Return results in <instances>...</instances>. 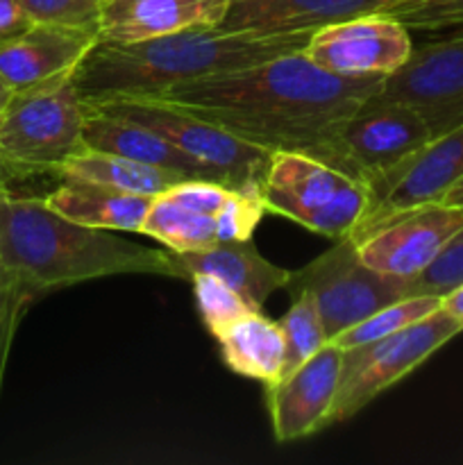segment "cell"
<instances>
[{
  "label": "cell",
  "mask_w": 463,
  "mask_h": 465,
  "mask_svg": "<svg viewBox=\"0 0 463 465\" xmlns=\"http://www.w3.org/2000/svg\"><path fill=\"white\" fill-rule=\"evenodd\" d=\"M416 109L431 136L463 125V27L440 32L438 39L413 45L402 68L386 75L379 91Z\"/></svg>",
  "instance_id": "cell-10"
},
{
  "label": "cell",
  "mask_w": 463,
  "mask_h": 465,
  "mask_svg": "<svg viewBox=\"0 0 463 465\" xmlns=\"http://www.w3.org/2000/svg\"><path fill=\"white\" fill-rule=\"evenodd\" d=\"M39 295L30 286L23 284L0 257V386H3L9 352H12L14 336L21 325V318L25 316L27 307Z\"/></svg>",
  "instance_id": "cell-27"
},
{
  "label": "cell",
  "mask_w": 463,
  "mask_h": 465,
  "mask_svg": "<svg viewBox=\"0 0 463 465\" xmlns=\"http://www.w3.org/2000/svg\"><path fill=\"white\" fill-rule=\"evenodd\" d=\"M461 227L463 207L429 203L386 218L379 225L354 236V241L363 263L384 275L411 280L429 266L449 236Z\"/></svg>",
  "instance_id": "cell-12"
},
{
  "label": "cell",
  "mask_w": 463,
  "mask_h": 465,
  "mask_svg": "<svg viewBox=\"0 0 463 465\" xmlns=\"http://www.w3.org/2000/svg\"><path fill=\"white\" fill-rule=\"evenodd\" d=\"M381 75H336L298 53L168 86L162 100L266 150L316 154L336 127L377 95Z\"/></svg>",
  "instance_id": "cell-1"
},
{
  "label": "cell",
  "mask_w": 463,
  "mask_h": 465,
  "mask_svg": "<svg viewBox=\"0 0 463 465\" xmlns=\"http://www.w3.org/2000/svg\"><path fill=\"white\" fill-rule=\"evenodd\" d=\"M445 204H452V207H463V180H458L452 189L445 193V198L440 200Z\"/></svg>",
  "instance_id": "cell-33"
},
{
  "label": "cell",
  "mask_w": 463,
  "mask_h": 465,
  "mask_svg": "<svg viewBox=\"0 0 463 465\" xmlns=\"http://www.w3.org/2000/svg\"><path fill=\"white\" fill-rule=\"evenodd\" d=\"M230 0H104L100 39L130 44L191 27H218Z\"/></svg>",
  "instance_id": "cell-17"
},
{
  "label": "cell",
  "mask_w": 463,
  "mask_h": 465,
  "mask_svg": "<svg viewBox=\"0 0 463 465\" xmlns=\"http://www.w3.org/2000/svg\"><path fill=\"white\" fill-rule=\"evenodd\" d=\"M103 3H104V0H103Z\"/></svg>",
  "instance_id": "cell-35"
},
{
  "label": "cell",
  "mask_w": 463,
  "mask_h": 465,
  "mask_svg": "<svg viewBox=\"0 0 463 465\" xmlns=\"http://www.w3.org/2000/svg\"><path fill=\"white\" fill-rule=\"evenodd\" d=\"M309 36L311 32L261 35L225 27H191L130 44L98 39L77 66L73 82L84 103L148 98L168 86L298 53L307 48Z\"/></svg>",
  "instance_id": "cell-2"
},
{
  "label": "cell",
  "mask_w": 463,
  "mask_h": 465,
  "mask_svg": "<svg viewBox=\"0 0 463 465\" xmlns=\"http://www.w3.org/2000/svg\"><path fill=\"white\" fill-rule=\"evenodd\" d=\"M172 252V250H171ZM184 280L193 275H212L234 289L254 312H261L266 300L281 289H289L291 271L263 259L248 241H225L189 252H172Z\"/></svg>",
  "instance_id": "cell-18"
},
{
  "label": "cell",
  "mask_w": 463,
  "mask_h": 465,
  "mask_svg": "<svg viewBox=\"0 0 463 465\" xmlns=\"http://www.w3.org/2000/svg\"><path fill=\"white\" fill-rule=\"evenodd\" d=\"M100 35L84 27L32 23L0 44V75L12 91L71 80Z\"/></svg>",
  "instance_id": "cell-16"
},
{
  "label": "cell",
  "mask_w": 463,
  "mask_h": 465,
  "mask_svg": "<svg viewBox=\"0 0 463 465\" xmlns=\"http://www.w3.org/2000/svg\"><path fill=\"white\" fill-rule=\"evenodd\" d=\"M84 121L73 77L14 91L0 116V166L14 175H59L86 148Z\"/></svg>",
  "instance_id": "cell-4"
},
{
  "label": "cell",
  "mask_w": 463,
  "mask_h": 465,
  "mask_svg": "<svg viewBox=\"0 0 463 465\" xmlns=\"http://www.w3.org/2000/svg\"><path fill=\"white\" fill-rule=\"evenodd\" d=\"M398 0H230L218 27L261 35L316 32L330 23L381 12Z\"/></svg>",
  "instance_id": "cell-19"
},
{
  "label": "cell",
  "mask_w": 463,
  "mask_h": 465,
  "mask_svg": "<svg viewBox=\"0 0 463 465\" xmlns=\"http://www.w3.org/2000/svg\"><path fill=\"white\" fill-rule=\"evenodd\" d=\"M0 257L36 295L113 275L184 280L171 250L145 248L109 230L73 223L45 198L0 191Z\"/></svg>",
  "instance_id": "cell-3"
},
{
  "label": "cell",
  "mask_w": 463,
  "mask_h": 465,
  "mask_svg": "<svg viewBox=\"0 0 463 465\" xmlns=\"http://www.w3.org/2000/svg\"><path fill=\"white\" fill-rule=\"evenodd\" d=\"M30 23L84 27L98 32L103 0H18ZM100 35V32H98Z\"/></svg>",
  "instance_id": "cell-30"
},
{
  "label": "cell",
  "mask_w": 463,
  "mask_h": 465,
  "mask_svg": "<svg viewBox=\"0 0 463 465\" xmlns=\"http://www.w3.org/2000/svg\"><path fill=\"white\" fill-rule=\"evenodd\" d=\"M30 25V18L23 14L18 0H0V44L21 35Z\"/></svg>",
  "instance_id": "cell-31"
},
{
  "label": "cell",
  "mask_w": 463,
  "mask_h": 465,
  "mask_svg": "<svg viewBox=\"0 0 463 465\" xmlns=\"http://www.w3.org/2000/svg\"><path fill=\"white\" fill-rule=\"evenodd\" d=\"M440 307H443L445 312L452 313L454 318H458V321L463 322V284L458 286V289H454L452 293L445 295L443 302H440Z\"/></svg>",
  "instance_id": "cell-32"
},
{
  "label": "cell",
  "mask_w": 463,
  "mask_h": 465,
  "mask_svg": "<svg viewBox=\"0 0 463 465\" xmlns=\"http://www.w3.org/2000/svg\"><path fill=\"white\" fill-rule=\"evenodd\" d=\"M266 212L327 239H345L370 204V189L340 168L298 150H275L263 180Z\"/></svg>",
  "instance_id": "cell-5"
},
{
  "label": "cell",
  "mask_w": 463,
  "mask_h": 465,
  "mask_svg": "<svg viewBox=\"0 0 463 465\" xmlns=\"http://www.w3.org/2000/svg\"><path fill=\"white\" fill-rule=\"evenodd\" d=\"M84 104L157 132L182 153L212 168L222 184L243 193L261 195L272 150L250 143L213 123L154 98H113Z\"/></svg>",
  "instance_id": "cell-6"
},
{
  "label": "cell",
  "mask_w": 463,
  "mask_h": 465,
  "mask_svg": "<svg viewBox=\"0 0 463 465\" xmlns=\"http://www.w3.org/2000/svg\"><path fill=\"white\" fill-rule=\"evenodd\" d=\"M463 331V322L452 313H429L411 327L370 343L343 350L339 391L331 409V425L345 422L368 407L377 395L411 375L436 350Z\"/></svg>",
  "instance_id": "cell-8"
},
{
  "label": "cell",
  "mask_w": 463,
  "mask_h": 465,
  "mask_svg": "<svg viewBox=\"0 0 463 465\" xmlns=\"http://www.w3.org/2000/svg\"><path fill=\"white\" fill-rule=\"evenodd\" d=\"M153 200V195L125 193L82 180H64L45 195V203L68 221L116 232H141Z\"/></svg>",
  "instance_id": "cell-21"
},
{
  "label": "cell",
  "mask_w": 463,
  "mask_h": 465,
  "mask_svg": "<svg viewBox=\"0 0 463 465\" xmlns=\"http://www.w3.org/2000/svg\"><path fill=\"white\" fill-rule=\"evenodd\" d=\"M431 139L429 125L416 109L377 94L354 109L313 157L340 168L370 189Z\"/></svg>",
  "instance_id": "cell-7"
},
{
  "label": "cell",
  "mask_w": 463,
  "mask_h": 465,
  "mask_svg": "<svg viewBox=\"0 0 463 465\" xmlns=\"http://www.w3.org/2000/svg\"><path fill=\"white\" fill-rule=\"evenodd\" d=\"M289 291L311 295L330 341L386 304L413 295L411 280L384 275L363 263L357 241L350 236L291 272Z\"/></svg>",
  "instance_id": "cell-9"
},
{
  "label": "cell",
  "mask_w": 463,
  "mask_h": 465,
  "mask_svg": "<svg viewBox=\"0 0 463 465\" xmlns=\"http://www.w3.org/2000/svg\"><path fill=\"white\" fill-rule=\"evenodd\" d=\"M463 284V227L449 236L429 266L411 277L413 295H436L443 300Z\"/></svg>",
  "instance_id": "cell-29"
},
{
  "label": "cell",
  "mask_w": 463,
  "mask_h": 465,
  "mask_svg": "<svg viewBox=\"0 0 463 465\" xmlns=\"http://www.w3.org/2000/svg\"><path fill=\"white\" fill-rule=\"evenodd\" d=\"M381 12L402 21L413 32H440L463 27V0H398Z\"/></svg>",
  "instance_id": "cell-28"
},
{
  "label": "cell",
  "mask_w": 463,
  "mask_h": 465,
  "mask_svg": "<svg viewBox=\"0 0 463 465\" xmlns=\"http://www.w3.org/2000/svg\"><path fill=\"white\" fill-rule=\"evenodd\" d=\"M189 282L193 284L200 318H202L204 327L212 331V336L221 334L225 327H230L245 313L254 312L234 289H230L225 282L216 280V277L193 275Z\"/></svg>",
  "instance_id": "cell-26"
},
{
  "label": "cell",
  "mask_w": 463,
  "mask_h": 465,
  "mask_svg": "<svg viewBox=\"0 0 463 465\" xmlns=\"http://www.w3.org/2000/svg\"><path fill=\"white\" fill-rule=\"evenodd\" d=\"M266 213L261 195L239 193L222 213H207L184 207L163 193L154 195L139 234L159 241L172 252L202 250L225 241L252 239L254 227Z\"/></svg>",
  "instance_id": "cell-15"
},
{
  "label": "cell",
  "mask_w": 463,
  "mask_h": 465,
  "mask_svg": "<svg viewBox=\"0 0 463 465\" xmlns=\"http://www.w3.org/2000/svg\"><path fill=\"white\" fill-rule=\"evenodd\" d=\"M440 302H443V300L436 298V295H409V298L398 300V302L386 304L379 312L363 318L361 322L352 325L350 330L340 331L334 339V343L340 345L343 350H348L354 348V345L384 339V336L407 330L413 322L422 321V318H427L429 313L438 312Z\"/></svg>",
  "instance_id": "cell-24"
},
{
  "label": "cell",
  "mask_w": 463,
  "mask_h": 465,
  "mask_svg": "<svg viewBox=\"0 0 463 465\" xmlns=\"http://www.w3.org/2000/svg\"><path fill=\"white\" fill-rule=\"evenodd\" d=\"M12 86L7 84V82L3 80V75H0V116H3V112H5V107H7V103H9V98H12Z\"/></svg>",
  "instance_id": "cell-34"
},
{
  "label": "cell",
  "mask_w": 463,
  "mask_h": 465,
  "mask_svg": "<svg viewBox=\"0 0 463 465\" xmlns=\"http://www.w3.org/2000/svg\"><path fill=\"white\" fill-rule=\"evenodd\" d=\"M84 145L91 150H98V153L118 154V157L132 159V162L145 163V166L177 173V175H184L189 180L221 182L212 168L182 153L180 148H175L171 141L159 136L157 132L91 107H86Z\"/></svg>",
  "instance_id": "cell-20"
},
{
  "label": "cell",
  "mask_w": 463,
  "mask_h": 465,
  "mask_svg": "<svg viewBox=\"0 0 463 465\" xmlns=\"http://www.w3.org/2000/svg\"><path fill=\"white\" fill-rule=\"evenodd\" d=\"M413 53L411 30L386 12H368L311 32V62L336 75H390Z\"/></svg>",
  "instance_id": "cell-11"
},
{
  "label": "cell",
  "mask_w": 463,
  "mask_h": 465,
  "mask_svg": "<svg viewBox=\"0 0 463 465\" xmlns=\"http://www.w3.org/2000/svg\"><path fill=\"white\" fill-rule=\"evenodd\" d=\"M293 304H291L289 312L281 316L280 327L284 331L286 339V372L295 371L300 363H304L307 359H311L322 345L330 343V336H327L325 325H322V318L318 313L316 302L309 293H291Z\"/></svg>",
  "instance_id": "cell-25"
},
{
  "label": "cell",
  "mask_w": 463,
  "mask_h": 465,
  "mask_svg": "<svg viewBox=\"0 0 463 465\" xmlns=\"http://www.w3.org/2000/svg\"><path fill=\"white\" fill-rule=\"evenodd\" d=\"M463 180V125L434 136L409 162L370 184V204L350 236H359L386 218L420 204L440 203Z\"/></svg>",
  "instance_id": "cell-13"
},
{
  "label": "cell",
  "mask_w": 463,
  "mask_h": 465,
  "mask_svg": "<svg viewBox=\"0 0 463 465\" xmlns=\"http://www.w3.org/2000/svg\"><path fill=\"white\" fill-rule=\"evenodd\" d=\"M343 368V348L330 341L311 359L266 386L272 434L280 443L307 439L331 425Z\"/></svg>",
  "instance_id": "cell-14"
},
{
  "label": "cell",
  "mask_w": 463,
  "mask_h": 465,
  "mask_svg": "<svg viewBox=\"0 0 463 465\" xmlns=\"http://www.w3.org/2000/svg\"><path fill=\"white\" fill-rule=\"evenodd\" d=\"M57 177L91 182V184L107 186V189L153 195V198L171 189L177 182L189 180V177L177 175V173L145 166V163L132 162V159L118 157V154L98 153V150L91 148H84L75 157L68 159V163L59 171Z\"/></svg>",
  "instance_id": "cell-23"
},
{
  "label": "cell",
  "mask_w": 463,
  "mask_h": 465,
  "mask_svg": "<svg viewBox=\"0 0 463 465\" xmlns=\"http://www.w3.org/2000/svg\"><path fill=\"white\" fill-rule=\"evenodd\" d=\"M222 361L236 375L271 386L284 377L286 339L280 322L250 312L216 334Z\"/></svg>",
  "instance_id": "cell-22"
}]
</instances>
